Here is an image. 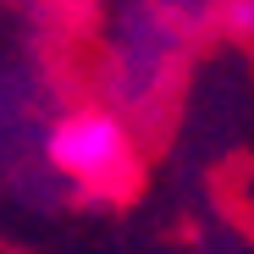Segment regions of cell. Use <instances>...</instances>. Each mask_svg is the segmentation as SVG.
Returning <instances> with one entry per match:
<instances>
[{"instance_id":"2","label":"cell","mask_w":254,"mask_h":254,"mask_svg":"<svg viewBox=\"0 0 254 254\" xmlns=\"http://www.w3.org/2000/svg\"><path fill=\"white\" fill-rule=\"evenodd\" d=\"M221 22L232 33H254V0H221Z\"/></svg>"},{"instance_id":"1","label":"cell","mask_w":254,"mask_h":254,"mask_svg":"<svg viewBox=\"0 0 254 254\" xmlns=\"http://www.w3.org/2000/svg\"><path fill=\"white\" fill-rule=\"evenodd\" d=\"M45 155L77 188H122L133 177V166H138L133 127L111 105H72V111H61L56 127H50Z\"/></svg>"}]
</instances>
